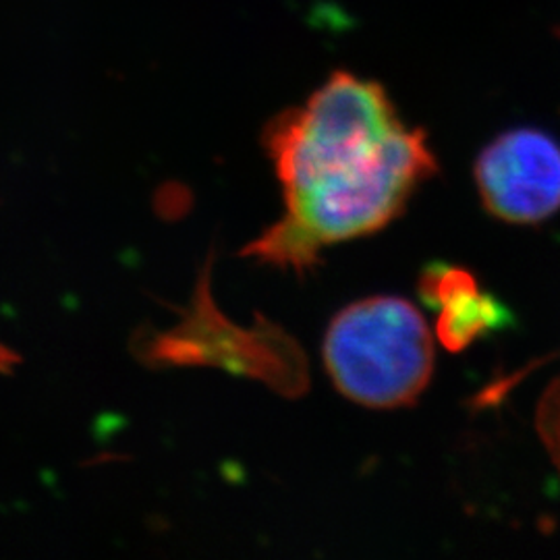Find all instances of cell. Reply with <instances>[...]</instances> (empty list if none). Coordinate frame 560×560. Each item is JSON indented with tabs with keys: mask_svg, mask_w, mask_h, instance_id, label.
<instances>
[{
	"mask_svg": "<svg viewBox=\"0 0 560 560\" xmlns=\"http://www.w3.org/2000/svg\"><path fill=\"white\" fill-rule=\"evenodd\" d=\"M284 212L243 258L303 275L324 247L374 235L407 208L439 162L378 81L337 71L264 129Z\"/></svg>",
	"mask_w": 560,
	"mask_h": 560,
	"instance_id": "cell-1",
	"label": "cell"
},
{
	"mask_svg": "<svg viewBox=\"0 0 560 560\" xmlns=\"http://www.w3.org/2000/svg\"><path fill=\"white\" fill-rule=\"evenodd\" d=\"M324 365L342 397L370 409H397L413 405L432 381L434 342L413 303L368 298L330 322Z\"/></svg>",
	"mask_w": 560,
	"mask_h": 560,
	"instance_id": "cell-2",
	"label": "cell"
},
{
	"mask_svg": "<svg viewBox=\"0 0 560 560\" xmlns=\"http://www.w3.org/2000/svg\"><path fill=\"white\" fill-rule=\"evenodd\" d=\"M483 208L499 221L538 224L560 210V143L538 129H513L476 161Z\"/></svg>",
	"mask_w": 560,
	"mask_h": 560,
	"instance_id": "cell-3",
	"label": "cell"
},
{
	"mask_svg": "<svg viewBox=\"0 0 560 560\" xmlns=\"http://www.w3.org/2000/svg\"><path fill=\"white\" fill-rule=\"evenodd\" d=\"M421 298L439 310V339L451 351H460L481 335L504 324V310L476 279L453 266H430L420 282Z\"/></svg>",
	"mask_w": 560,
	"mask_h": 560,
	"instance_id": "cell-4",
	"label": "cell"
}]
</instances>
